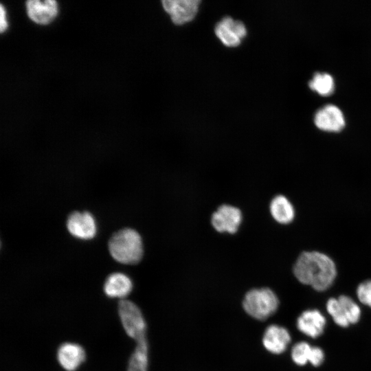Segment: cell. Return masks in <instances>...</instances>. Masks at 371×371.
I'll return each mask as SVG.
<instances>
[{"mask_svg": "<svg viewBox=\"0 0 371 371\" xmlns=\"http://www.w3.org/2000/svg\"><path fill=\"white\" fill-rule=\"evenodd\" d=\"M279 300L275 293L269 288L254 289L245 295L243 306L251 317L265 320L278 309Z\"/></svg>", "mask_w": 371, "mask_h": 371, "instance_id": "cell-3", "label": "cell"}, {"mask_svg": "<svg viewBox=\"0 0 371 371\" xmlns=\"http://www.w3.org/2000/svg\"><path fill=\"white\" fill-rule=\"evenodd\" d=\"M291 341V336L285 328L273 324L267 327L262 337L266 350L273 354L282 353Z\"/></svg>", "mask_w": 371, "mask_h": 371, "instance_id": "cell-11", "label": "cell"}, {"mask_svg": "<svg viewBox=\"0 0 371 371\" xmlns=\"http://www.w3.org/2000/svg\"><path fill=\"white\" fill-rule=\"evenodd\" d=\"M27 11L33 21L38 24H47L56 16L58 5L56 1L53 0H30L27 1Z\"/></svg>", "mask_w": 371, "mask_h": 371, "instance_id": "cell-12", "label": "cell"}, {"mask_svg": "<svg viewBox=\"0 0 371 371\" xmlns=\"http://www.w3.org/2000/svg\"><path fill=\"white\" fill-rule=\"evenodd\" d=\"M309 87L318 93L327 95L333 91L334 81L332 76L328 74L317 73L309 82Z\"/></svg>", "mask_w": 371, "mask_h": 371, "instance_id": "cell-17", "label": "cell"}, {"mask_svg": "<svg viewBox=\"0 0 371 371\" xmlns=\"http://www.w3.org/2000/svg\"><path fill=\"white\" fill-rule=\"evenodd\" d=\"M312 348L308 343L304 341H300L295 344L291 351L293 361L297 365H305L309 361Z\"/></svg>", "mask_w": 371, "mask_h": 371, "instance_id": "cell-20", "label": "cell"}, {"mask_svg": "<svg viewBox=\"0 0 371 371\" xmlns=\"http://www.w3.org/2000/svg\"><path fill=\"white\" fill-rule=\"evenodd\" d=\"M0 16H1L0 30H1V32L2 33L7 27V22L5 20V12L3 8V5H1Z\"/></svg>", "mask_w": 371, "mask_h": 371, "instance_id": "cell-23", "label": "cell"}, {"mask_svg": "<svg viewBox=\"0 0 371 371\" xmlns=\"http://www.w3.org/2000/svg\"><path fill=\"white\" fill-rule=\"evenodd\" d=\"M109 250L111 256L118 262L136 264L143 255L141 236L133 229H122L110 238Z\"/></svg>", "mask_w": 371, "mask_h": 371, "instance_id": "cell-2", "label": "cell"}, {"mask_svg": "<svg viewBox=\"0 0 371 371\" xmlns=\"http://www.w3.org/2000/svg\"><path fill=\"white\" fill-rule=\"evenodd\" d=\"M67 227L74 236L88 240L96 234V224L94 218L88 212H74L69 214L67 221Z\"/></svg>", "mask_w": 371, "mask_h": 371, "instance_id": "cell-8", "label": "cell"}, {"mask_svg": "<svg viewBox=\"0 0 371 371\" xmlns=\"http://www.w3.org/2000/svg\"><path fill=\"white\" fill-rule=\"evenodd\" d=\"M214 32L221 43L229 47L239 45L247 33L243 22L235 21L229 16L223 18L216 23Z\"/></svg>", "mask_w": 371, "mask_h": 371, "instance_id": "cell-5", "label": "cell"}, {"mask_svg": "<svg viewBox=\"0 0 371 371\" xmlns=\"http://www.w3.org/2000/svg\"><path fill=\"white\" fill-rule=\"evenodd\" d=\"M337 299L345 311L349 323H357L361 315L359 306L349 296L340 295Z\"/></svg>", "mask_w": 371, "mask_h": 371, "instance_id": "cell-19", "label": "cell"}, {"mask_svg": "<svg viewBox=\"0 0 371 371\" xmlns=\"http://www.w3.org/2000/svg\"><path fill=\"white\" fill-rule=\"evenodd\" d=\"M86 358L83 348L74 343H65L57 351V359L61 367L67 371H75Z\"/></svg>", "mask_w": 371, "mask_h": 371, "instance_id": "cell-10", "label": "cell"}, {"mask_svg": "<svg viewBox=\"0 0 371 371\" xmlns=\"http://www.w3.org/2000/svg\"><path fill=\"white\" fill-rule=\"evenodd\" d=\"M357 295L361 302L371 307V280H366L359 284Z\"/></svg>", "mask_w": 371, "mask_h": 371, "instance_id": "cell-21", "label": "cell"}, {"mask_svg": "<svg viewBox=\"0 0 371 371\" xmlns=\"http://www.w3.org/2000/svg\"><path fill=\"white\" fill-rule=\"evenodd\" d=\"M315 124L321 130L339 132L345 126L341 110L335 105L328 104L319 109L315 115Z\"/></svg>", "mask_w": 371, "mask_h": 371, "instance_id": "cell-9", "label": "cell"}, {"mask_svg": "<svg viewBox=\"0 0 371 371\" xmlns=\"http://www.w3.org/2000/svg\"><path fill=\"white\" fill-rule=\"evenodd\" d=\"M242 221L240 210L229 205L220 206L212 216V225L219 232H236Z\"/></svg>", "mask_w": 371, "mask_h": 371, "instance_id": "cell-7", "label": "cell"}, {"mask_svg": "<svg viewBox=\"0 0 371 371\" xmlns=\"http://www.w3.org/2000/svg\"><path fill=\"white\" fill-rule=\"evenodd\" d=\"M200 3L199 0H164L162 5L172 21L180 25L194 19Z\"/></svg>", "mask_w": 371, "mask_h": 371, "instance_id": "cell-6", "label": "cell"}, {"mask_svg": "<svg viewBox=\"0 0 371 371\" xmlns=\"http://www.w3.org/2000/svg\"><path fill=\"white\" fill-rule=\"evenodd\" d=\"M296 279L318 291L328 289L337 276L335 261L328 254L317 250L301 252L293 267Z\"/></svg>", "mask_w": 371, "mask_h": 371, "instance_id": "cell-1", "label": "cell"}, {"mask_svg": "<svg viewBox=\"0 0 371 371\" xmlns=\"http://www.w3.org/2000/svg\"><path fill=\"white\" fill-rule=\"evenodd\" d=\"M326 309L337 325L341 327H347L350 324L344 309L337 298L332 297L329 299L326 304Z\"/></svg>", "mask_w": 371, "mask_h": 371, "instance_id": "cell-18", "label": "cell"}, {"mask_svg": "<svg viewBox=\"0 0 371 371\" xmlns=\"http://www.w3.org/2000/svg\"><path fill=\"white\" fill-rule=\"evenodd\" d=\"M324 359L323 350L319 347H313L309 362L314 366H319Z\"/></svg>", "mask_w": 371, "mask_h": 371, "instance_id": "cell-22", "label": "cell"}, {"mask_svg": "<svg viewBox=\"0 0 371 371\" xmlns=\"http://www.w3.org/2000/svg\"><path fill=\"white\" fill-rule=\"evenodd\" d=\"M118 314L126 334L137 341L146 339V324L139 308L123 299L118 304Z\"/></svg>", "mask_w": 371, "mask_h": 371, "instance_id": "cell-4", "label": "cell"}, {"mask_svg": "<svg viewBox=\"0 0 371 371\" xmlns=\"http://www.w3.org/2000/svg\"><path fill=\"white\" fill-rule=\"evenodd\" d=\"M136 343L135 350L128 361L127 371H148V346L146 338Z\"/></svg>", "mask_w": 371, "mask_h": 371, "instance_id": "cell-16", "label": "cell"}, {"mask_svg": "<svg viewBox=\"0 0 371 371\" xmlns=\"http://www.w3.org/2000/svg\"><path fill=\"white\" fill-rule=\"evenodd\" d=\"M325 324V317L317 310L306 311L297 320L298 330L312 338L317 337L322 334Z\"/></svg>", "mask_w": 371, "mask_h": 371, "instance_id": "cell-13", "label": "cell"}, {"mask_svg": "<svg viewBox=\"0 0 371 371\" xmlns=\"http://www.w3.org/2000/svg\"><path fill=\"white\" fill-rule=\"evenodd\" d=\"M273 218L282 225L290 224L295 218V210L290 200L282 194L273 198L269 205Z\"/></svg>", "mask_w": 371, "mask_h": 371, "instance_id": "cell-14", "label": "cell"}, {"mask_svg": "<svg viewBox=\"0 0 371 371\" xmlns=\"http://www.w3.org/2000/svg\"><path fill=\"white\" fill-rule=\"evenodd\" d=\"M132 289L131 280L122 273L110 274L104 284V291L109 297L124 298L131 292Z\"/></svg>", "mask_w": 371, "mask_h": 371, "instance_id": "cell-15", "label": "cell"}]
</instances>
